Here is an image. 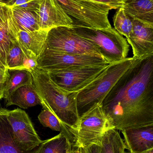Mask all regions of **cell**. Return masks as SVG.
<instances>
[{
    "mask_svg": "<svg viewBox=\"0 0 153 153\" xmlns=\"http://www.w3.org/2000/svg\"><path fill=\"white\" fill-rule=\"evenodd\" d=\"M74 148L72 135L66 127L62 126L58 135L43 141L32 153H70Z\"/></svg>",
    "mask_w": 153,
    "mask_h": 153,
    "instance_id": "obj_15",
    "label": "cell"
},
{
    "mask_svg": "<svg viewBox=\"0 0 153 153\" xmlns=\"http://www.w3.org/2000/svg\"><path fill=\"white\" fill-rule=\"evenodd\" d=\"M23 54L16 40L12 39L7 55L6 63L9 71L23 70Z\"/></svg>",
    "mask_w": 153,
    "mask_h": 153,
    "instance_id": "obj_22",
    "label": "cell"
},
{
    "mask_svg": "<svg viewBox=\"0 0 153 153\" xmlns=\"http://www.w3.org/2000/svg\"><path fill=\"white\" fill-rule=\"evenodd\" d=\"M113 23L115 29L128 39L133 29V21L125 13L123 7L119 8L116 12L113 17Z\"/></svg>",
    "mask_w": 153,
    "mask_h": 153,
    "instance_id": "obj_23",
    "label": "cell"
},
{
    "mask_svg": "<svg viewBox=\"0 0 153 153\" xmlns=\"http://www.w3.org/2000/svg\"><path fill=\"white\" fill-rule=\"evenodd\" d=\"M31 73L40 105L51 111L73 135L80 119L77 107L78 92H69L54 82L47 73L37 67Z\"/></svg>",
    "mask_w": 153,
    "mask_h": 153,
    "instance_id": "obj_2",
    "label": "cell"
},
{
    "mask_svg": "<svg viewBox=\"0 0 153 153\" xmlns=\"http://www.w3.org/2000/svg\"><path fill=\"white\" fill-rule=\"evenodd\" d=\"M10 74L7 68L0 67V100L4 98L5 86Z\"/></svg>",
    "mask_w": 153,
    "mask_h": 153,
    "instance_id": "obj_28",
    "label": "cell"
},
{
    "mask_svg": "<svg viewBox=\"0 0 153 153\" xmlns=\"http://www.w3.org/2000/svg\"><path fill=\"white\" fill-rule=\"evenodd\" d=\"M108 64L103 58L72 54L44 48L37 59V68L45 71L66 70Z\"/></svg>",
    "mask_w": 153,
    "mask_h": 153,
    "instance_id": "obj_9",
    "label": "cell"
},
{
    "mask_svg": "<svg viewBox=\"0 0 153 153\" xmlns=\"http://www.w3.org/2000/svg\"><path fill=\"white\" fill-rule=\"evenodd\" d=\"M49 31L42 29L32 31L20 30L14 39L21 49L31 52L38 58L44 48Z\"/></svg>",
    "mask_w": 153,
    "mask_h": 153,
    "instance_id": "obj_16",
    "label": "cell"
},
{
    "mask_svg": "<svg viewBox=\"0 0 153 153\" xmlns=\"http://www.w3.org/2000/svg\"><path fill=\"white\" fill-rule=\"evenodd\" d=\"M90 2L104 4L109 6L112 9L116 10L122 7L123 5V0H82Z\"/></svg>",
    "mask_w": 153,
    "mask_h": 153,
    "instance_id": "obj_29",
    "label": "cell"
},
{
    "mask_svg": "<svg viewBox=\"0 0 153 153\" xmlns=\"http://www.w3.org/2000/svg\"><path fill=\"white\" fill-rule=\"evenodd\" d=\"M126 149L124 140L117 130L108 129L101 141L100 153H125Z\"/></svg>",
    "mask_w": 153,
    "mask_h": 153,
    "instance_id": "obj_20",
    "label": "cell"
},
{
    "mask_svg": "<svg viewBox=\"0 0 153 153\" xmlns=\"http://www.w3.org/2000/svg\"><path fill=\"white\" fill-rule=\"evenodd\" d=\"M7 119L13 140L22 151L31 152L43 142L40 138L29 117L24 111L19 108L9 110Z\"/></svg>",
    "mask_w": 153,
    "mask_h": 153,
    "instance_id": "obj_10",
    "label": "cell"
},
{
    "mask_svg": "<svg viewBox=\"0 0 153 153\" xmlns=\"http://www.w3.org/2000/svg\"><path fill=\"white\" fill-rule=\"evenodd\" d=\"M81 150L82 153H100V146L93 144L81 148Z\"/></svg>",
    "mask_w": 153,
    "mask_h": 153,
    "instance_id": "obj_30",
    "label": "cell"
},
{
    "mask_svg": "<svg viewBox=\"0 0 153 153\" xmlns=\"http://www.w3.org/2000/svg\"><path fill=\"white\" fill-rule=\"evenodd\" d=\"M109 65L46 72L51 80L61 89L69 92H79L100 76Z\"/></svg>",
    "mask_w": 153,
    "mask_h": 153,
    "instance_id": "obj_8",
    "label": "cell"
},
{
    "mask_svg": "<svg viewBox=\"0 0 153 153\" xmlns=\"http://www.w3.org/2000/svg\"><path fill=\"white\" fill-rule=\"evenodd\" d=\"M109 129L108 121L102 104H94L80 116L73 133L74 147L81 149L93 144L100 145L103 134Z\"/></svg>",
    "mask_w": 153,
    "mask_h": 153,
    "instance_id": "obj_6",
    "label": "cell"
},
{
    "mask_svg": "<svg viewBox=\"0 0 153 153\" xmlns=\"http://www.w3.org/2000/svg\"><path fill=\"white\" fill-rule=\"evenodd\" d=\"M139 60L129 57L109 65L100 76L79 92L77 107L80 117L94 104H102L104 98L118 81Z\"/></svg>",
    "mask_w": 153,
    "mask_h": 153,
    "instance_id": "obj_3",
    "label": "cell"
},
{
    "mask_svg": "<svg viewBox=\"0 0 153 153\" xmlns=\"http://www.w3.org/2000/svg\"><path fill=\"white\" fill-rule=\"evenodd\" d=\"M10 76L5 86L4 98L6 100L16 89L33 82L31 73L26 70L9 71Z\"/></svg>",
    "mask_w": 153,
    "mask_h": 153,
    "instance_id": "obj_21",
    "label": "cell"
},
{
    "mask_svg": "<svg viewBox=\"0 0 153 153\" xmlns=\"http://www.w3.org/2000/svg\"><path fill=\"white\" fill-rule=\"evenodd\" d=\"M6 107L17 105L23 109L41 104L33 82L16 89L5 100Z\"/></svg>",
    "mask_w": 153,
    "mask_h": 153,
    "instance_id": "obj_17",
    "label": "cell"
},
{
    "mask_svg": "<svg viewBox=\"0 0 153 153\" xmlns=\"http://www.w3.org/2000/svg\"><path fill=\"white\" fill-rule=\"evenodd\" d=\"M77 149H78V153H82L81 148H77Z\"/></svg>",
    "mask_w": 153,
    "mask_h": 153,
    "instance_id": "obj_33",
    "label": "cell"
},
{
    "mask_svg": "<svg viewBox=\"0 0 153 153\" xmlns=\"http://www.w3.org/2000/svg\"><path fill=\"white\" fill-rule=\"evenodd\" d=\"M133 29L128 43L132 47L133 57L143 60L153 56V25L132 19Z\"/></svg>",
    "mask_w": 153,
    "mask_h": 153,
    "instance_id": "obj_12",
    "label": "cell"
},
{
    "mask_svg": "<svg viewBox=\"0 0 153 153\" xmlns=\"http://www.w3.org/2000/svg\"><path fill=\"white\" fill-rule=\"evenodd\" d=\"M70 153H78V149L75 147L74 149Z\"/></svg>",
    "mask_w": 153,
    "mask_h": 153,
    "instance_id": "obj_32",
    "label": "cell"
},
{
    "mask_svg": "<svg viewBox=\"0 0 153 153\" xmlns=\"http://www.w3.org/2000/svg\"><path fill=\"white\" fill-rule=\"evenodd\" d=\"M40 1V0H10L6 4L10 8L18 7L36 11Z\"/></svg>",
    "mask_w": 153,
    "mask_h": 153,
    "instance_id": "obj_26",
    "label": "cell"
},
{
    "mask_svg": "<svg viewBox=\"0 0 153 153\" xmlns=\"http://www.w3.org/2000/svg\"><path fill=\"white\" fill-rule=\"evenodd\" d=\"M76 34L92 44L109 64L127 58L129 44L115 28L72 27Z\"/></svg>",
    "mask_w": 153,
    "mask_h": 153,
    "instance_id": "obj_4",
    "label": "cell"
},
{
    "mask_svg": "<svg viewBox=\"0 0 153 153\" xmlns=\"http://www.w3.org/2000/svg\"><path fill=\"white\" fill-rule=\"evenodd\" d=\"M38 118L43 126L49 128L54 131H61V123L57 117L49 111L44 109L41 111Z\"/></svg>",
    "mask_w": 153,
    "mask_h": 153,
    "instance_id": "obj_25",
    "label": "cell"
},
{
    "mask_svg": "<svg viewBox=\"0 0 153 153\" xmlns=\"http://www.w3.org/2000/svg\"><path fill=\"white\" fill-rule=\"evenodd\" d=\"M72 21V27H111L108 19L110 7L82 0H57Z\"/></svg>",
    "mask_w": 153,
    "mask_h": 153,
    "instance_id": "obj_5",
    "label": "cell"
},
{
    "mask_svg": "<svg viewBox=\"0 0 153 153\" xmlns=\"http://www.w3.org/2000/svg\"><path fill=\"white\" fill-rule=\"evenodd\" d=\"M130 153H142L153 148V125L121 130Z\"/></svg>",
    "mask_w": 153,
    "mask_h": 153,
    "instance_id": "obj_13",
    "label": "cell"
},
{
    "mask_svg": "<svg viewBox=\"0 0 153 153\" xmlns=\"http://www.w3.org/2000/svg\"><path fill=\"white\" fill-rule=\"evenodd\" d=\"M122 7L132 19L153 25V0H123Z\"/></svg>",
    "mask_w": 153,
    "mask_h": 153,
    "instance_id": "obj_18",
    "label": "cell"
},
{
    "mask_svg": "<svg viewBox=\"0 0 153 153\" xmlns=\"http://www.w3.org/2000/svg\"><path fill=\"white\" fill-rule=\"evenodd\" d=\"M44 48L72 54L103 58L95 47L76 34L72 27H60L50 30Z\"/></svg>",
    "mask_w": 153,
    "mask_h": 153,
    "instance_id": "obj_7",
    "label": "cell"
},
{
    "mask_svg": "<svg viewBox=\"0 0 153 153\" xmlns=\"http://www.w3.org/2000/svg\"><path fill=\"white\" fill-rule=\"evenodd\" d=\"M12 39L8 29L0 28V67L7 68L6 59Z\"/></svg>",
    "mask_w": 153,
    "mask_h": 153,
    "instance_id": "obj_24",
    "label": "cell"
},
{
    "mask_svg": "<svg viewBox=\"0 0 153 153\" xmlns=\"http://www.w3.org/2000/svg\"><path fill=\"white\" fill-rule=\"evenodd\" d=\"M40 29L57 27H72V21L57 0H40L37 10Z\"/></svg>",
    "mask_w": 153,
    "mask_h": 153,
    "instance_id": "obj_11",
    "label": "cell"
},
{
    "mask_svg": "<svg viewBox=\"0 0 153 153\" xmlns=\"http://www.w3.org/2000/svg\"><path fill=\"white\" fill-rule=\"evenodd\" d=\"M10 8L8 29L12 38L15 39L20 30L32 31L40 29L35 11L18 7Z\"/></svg>",
    "mask_w": 153,
    "mask_h": 153,
    "instance_id": "obj_14",
    "label": "cell"
},
{
    "mask_svg": "<svg viewBox=\"0 0 153 153\" xmlns=\"http://www.w3.org/2000/svg\"><path fill=\"white\" fill-rule=\"evenodd\" d=\"M10 8L6 3L0 1V28L8 29V21L10 14Z\"/></svg>",
    "mask_w": 153,
    "mask_h": 153,
    "instance_id": "obj_27",
    "label": "cell"
},
{
    "mask_svg": "<svg viewBox=\"0 0 153 153\" xmlns=\"http://www.w3.org/2000/svg\"><path fill=\"white\" fill-rule=\"evenodd\" d=\"M9 110L0 108V153H32L22 151L13 140L7 119Z\"/></svg>",
    "mask_w": 153,
    "mask_h": 153,
    "instance_id": "obj_19",
    "label": "cell"
},
{
    "mask_svg": "<svg viewBox=\"0 0 153 153\" xmlns=\"http://www.w3.org/2000/svg\"><path fill=\"white\" fill-rule=\"evenodd\" d=\"M102 108L110 129L153 125V56L129 69L104 98Z\"/></svg>",
    "mask_w": 153,
    "mask_h": 153,
    "instance_id": "obj_1",
    "label": "cell"
},
{
    "mask_svg": "<svg viewBox=\"0 0 153 153\" xmlns=\"http://www.w3.org/2000/svg\"><path fill=\"white\" fill-rule=\"evenodd\" d=\"M142 153H153V148L145 151Z\"/></svg>",
    "mask_w": 153,
    "mask_h": 153,
    "instance_id": "obj_31",
    "label": "cell"
}]
</instances>
